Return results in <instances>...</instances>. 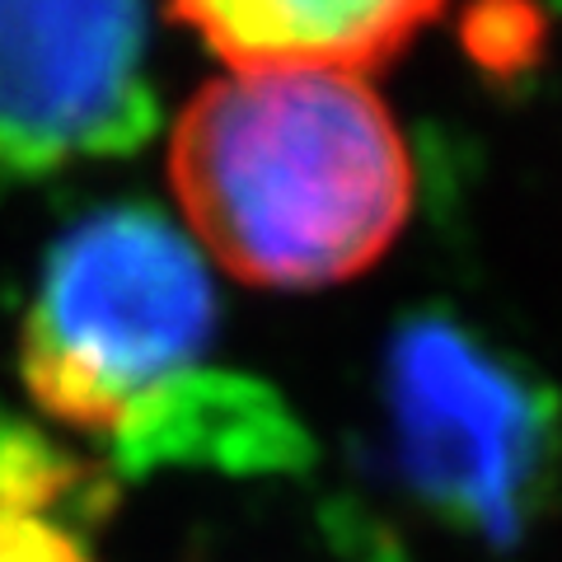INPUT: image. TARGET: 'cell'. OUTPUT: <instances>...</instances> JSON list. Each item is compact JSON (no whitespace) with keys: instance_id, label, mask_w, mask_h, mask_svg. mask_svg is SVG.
Returning <instances> with one entry per match:
<instances>
[{"instance_id":"4","label":"cell","mask_w":562,"mask_h":562,"mask_svg":"<svg viewBox=\"0 0 562 562\" xmlns=\"http://www.w3.org/2000/svg\"><path fill=\"white\" fill-rule=\"evenodd\" d=\"M146 0H0V202L155 132Z\"/></svg>"},{"instance_id":"2","label":"cell","mask_w":562,"mask_h":562,"mask_svg":"<svg viewBox=\"0 0 562 562\" xmlns=\"http://www.w3.org/2000/svg\"><path fill=\"white\" fill-rule=\"evenodd\" d=\"M169 188L192 244L268 291L361 277L413 216L394 113L347 70H231L169 132Z\"/></svg>"},{"instance_id":"6","label":"cell","mask_w":562,"mask_h":562,"mask_svg":"<svg viewBox=\"0 0 562 562\" xmlns=\"http://www.w3.org/2000/svg\"><path fill=\"white\" fill-rule=\"evenodd\" d=\"M90 497L80 460L0 417V562H99L80 512Z\"/></svg>"},{"instance_id":"3","label":"cell","mask_w":562,"mask_h":562,"mask_svg":"<svg viewBox=\"0 0 562 562\" xmlns=\"http://www.w3.org/2000/svg\"><path fill=\"white\" fill-rule=\"evenodd\" d=\"M384 454L417 512L483 549L549 516L562 483V398L516 351L450 310H417L380 357Z\"/></svg>"},{"instance_id":"1","label":"cell","mask_w":562,"mask_h":562,"mask_svg":"<svg viewBox=\"0 0 562 562\" xmlns=\"http://www.w3.org/2000/svg\"><path fill=\"white\" fill-rule=\"evenodd\" d=\"M221 305L206 254L165 211L113 202L52 244L20 324V380L47 422L122 469L301 460V427L268 384L216 371Z\"/></svg>"},{"instance_id":"5","label":"cell","mask_w":562,"mask_h":562,"mask_svg":"<svg viewBox=\"0 0 562 562\" xmlns=\"http://www.w3.org/2000/svg\"><path fill=\"white\" fill-rule=\"evenodd\" d=\"M231 70H347L394 61L446 0H165Z\"/></svg>"}]
</instances>
